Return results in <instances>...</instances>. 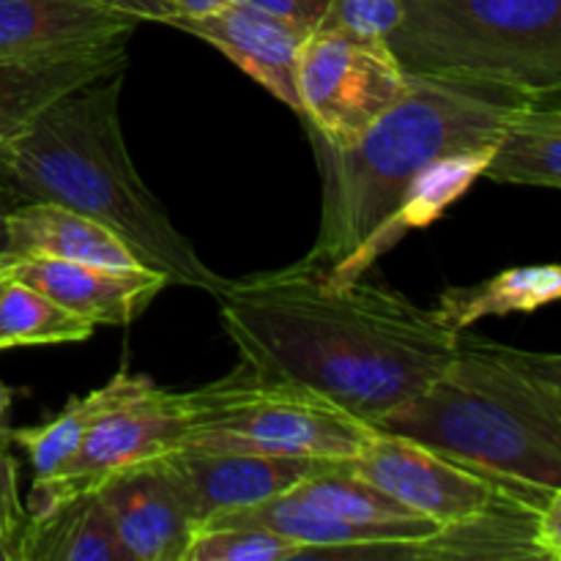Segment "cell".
Segmentation results:
<instances>
[{"label":"cell","instance_id":"6da1fadb","mask_svg":"<svg viewBox=\"0 0 561 561\" xmlns=\"http://www.w3.org/2000/svg\"><path fill=\"white\" fill-rule=\"evenodd\" d=\"M214 299L244 365L373 422L442 373L458 332L381 277H327L299 261L228 279Z\"/></svg>","mask_w":561,"mask_h":561},{"label":"cell","instance_id":"7a4b0ae2","mask_svg":"<svg viewBox=\"0 0 561 561\" xmlns=\"http://www.w3.org/2000/svg\"><path fill=\"white\" fill-rule=\"evenodd\" d=\"M535 99L520 88L458 77L405 75L398 102L348 148L312 137L321 168V225L305 263L345 283L394 247L405 192L438 162L493 151L504 126Z\"/></svg>","mask_w":561,"mask_h":561},{"label":"cell","instance_id":"3957f363","mask_svg":"<svg viewBox=\"0 0 561 561\" xmlns=\"http://www.w3.org/2000/svg\"><path fill=\"white\" fill-rule=\"evenodd\" d=\"M124 71L60 96L5 142L0 181L25 203H58L104 225L170 285L217 296L228 279L201 261L131 162L121 129Z\"/></svg>","mask_w":561,"mask_h":561},{"label":"cell","instance_id":"277c9868","mask_svg":"<svg viewBox=\"0 0 561 561\" xmlns=\"http://www.w3.org/2000/svg\"><path fill=\"white\" fill-rule=\"evenodd\" d=\"M370 425L485 474L561 491V356L463 329L442 373Z\"/></svg>","mask_w":561,"mask_h":561},{"label":"cell","instance_id":"5b68a950","mask_svg":"<svg viewBox=\"0 0 561 561\" xmlns=\"http://www.w3.org/2000/svg\"><path fill=\"white\" fill-rule=\"evenodd\" d=\"M387 36L405 75L561 91V0H400Z\"/></svg>","mask_w":561,"mask_h":561},{"label":"cell","instance_id":"8992f818","mask_svg":"<svg viewBox=\"0 0 561 561\" xmlns=\"http://www.w3.org/2000/svg\"><path fill=\"white\" fill-rule=\"evenodd\" d=\"M186 433L181 447L214 453L301 455L351 460L376 436V427L301 383L236 370L192 392H179Z\"/></svg>","mask_w":561,"mask_h":561},{"label":"cell","instance_id":"52a82bcc","mask_svg":"<svg viewBox=\"0 0 561 561\" xmlns=\"http://www.w3.org/2000/svg\"><path fill=\"white\" fill-rule=\"evenodd\" d=\"M405 88V71L387 42L312 31L299 49V115L332 148L359 140Z\"/></svg>","mask_w":561,"mask_h":561},{"label":"cell","instance_id":"ba28073f","mask_svg":"<svg viewBox=\"0 0 561 561\" xmlns=\"http://www.w3.org/2000/svg\"><path fill=\"white\" fill-rule=\"evenodd\" d=\"M332 559L561 561V491H515L482 513L411 542L332 551Z\"/></svg>","mask_w":561,"mask_h":561},{"label":"cell","instance_id":"9c48e42d","mask_svg":"<svg viewBox=\"0 0 561 561\" xmlns=\"http://www.w3.org/2000/svg\"><path fill=\"white\" fill-rule=\"evenodd\" d=\"M348 469L398 499L414 515L453 526L471 518L515 491H548L520 485L447 458L405 436L376 431V436L348 460Z\"/></svg>","mask_w":561,"mask_h":561},{"label":"cell","instance_id":"30bf717a","mask_svg":"<svg viewBox=\"0 0 561 561\" xmlns=\"http://www.w3.org/2000/svg\"><path fill=\"white\" fill-rule=\"evenodd\" d=\"M184 433L179 392L151 383L142 394L99 416L53 480L33 482V510L96 491L115 471L179 449Z\"/></svg>","mask_w":561,"mask_h":561},{"label":"cell","instance_id":"8fae6325","mask_svg":"<svg viewBox=\"0 0 561 561\" xmlns=\"http://www.w3.org/2000/svg\"><path fill=\"white\" fill-rule=\"evenodd\" d=\"M162 463L197 526L222 510L252 507L294 491L310 477L337 469L345 460L179 447L164 453Z\"/></svg>","mask_w":561,"mask_h":561},{"label":"cell","instance_id":"7c38bea8","mask_svg":"<svg viewBox=\"0 0 561 561\" xmlns=\"http://www.w3.org/2000/svg\"><path fill=\"white\" fill-rule=\"evenodd\" d=\"M164 25L181 27L217 47L225 58L233 60L239 69H244L252 80L261 82L272 96L299 115L296 64H299L301 44L312 31L285 16L233 0L201 16H170Z\"/></svg>","mask_w":561,"mask_h":561},{"label":"cell","instance_id":"4fadbf2b","mask_svg":"<svg viewBox=\"0 0 561 561\" xmlns=\"http://www.w3.org/2000/svg\"><path fill=\"white\" fill-rule=\"evenodd\" d=\"M9 274L93 327H126L170 285L162 272L146 266L113 268L55 257H9Z\"/></svg>","mask_w":561,"mask_h":561},{"label":"cell","instance_id":"5bb4252c","mask_svg":"<svg viewBox=\"0 0 561 561\" xmlns=\"http://www.w3.org/2000/svg\"><path fill=\"white\" fill-rule=\"evenodd\" d=\"M96 493L131 561H184L195 520L162 455L115 471Z\"/></svg>","mask_w":561,"mask_h":561},{"label":"cell","instance_id":"9a60e30c","mask_svg":"<svg viewBox=\"0 0 561 561\" xmlns=\"http://www.w3.org/2000/svg\"><path fill=\"white\" fill-rule=\"evenodd\" d=\"M137 22L102 0H0V60L121 47Z\"/></svg>","mask_w":561,"mask_h":561},{"label":"cell","instance_id":"2e32d148","mask_svg":"<svg viewBox=\"0 0 561 561\" xmlns=\"http://www.w3.org/2000/svg\"><path fill=\"white\" fill-rule=\"evenodd\" d=\"M197 526H261V529L277 531V535L299 542L305 548L299 559H323L337 548L422 540V537L442 529L436 520L422 518V515L378 520V524H356V520L337 518V515L312 507L294 491L279 493L266 502L252 504V507L222 510V513H214L211 518Z\"/></svg>","mask_w":561,"mask_h":561},{"label":"cell","instance_id":"e0dca14e","mask_svg":"<svg viewBox=\"0 0 561 561\" xmlns=\"http://www.w3.org/2000/svg\"><path fill=\"white\" fill-rule=\"evenodd\" d=\"M121 69H126V44L55 58L0 60V148L60 96Z\"/></svg>","mask_w":561,"mask_h":561},{"label":"cell","instance_id":"ac0fdd59","mask_svg":"<svg viewBox=\"0 0 561 561\" xmlns=\"http://www.w3.org/2000/svg\"><path fill=\"white\" fill-rule=\"evenodd\" d=\"M5 255L55 257V261L93 263V266H140L135 252L104 225L58 206L31 201L5 214Z\"/></svg>","mask_w":561,"mask_h":561},{"label":"cell","instance_id":"d6986e66","mask_svg":"<svg viewBox=\"0 0 561 561\" xmlns=\"http://www.w3.org/2000/svg\"><path fill=\"white\" fill-rule=\"evenodd\" d=\"M20 561H131L96 491L27 513Z\"/></svg>","mask_w":561,"mask_h":561},{"label":"cell","instance_id":"ffe728a7","mask_svg":"<svg viewBox=\"0 0 561 561\" xmlns=\"http://www.w3.org/2000/svg\"><path fill=\"white\" fill-rule=\"evenodd\" d=\"M482 179L496 184L561 186V104L559 93L526 104L499 137Z\"/></svg>","mask_w":561,"mask_h":561},{"label":"cell","instance_id":"44dd1931","mask_svg":"<svg viewBox=\"0 0 561 561\" xmlns=\"http://www.w3.org/2000/svg\"><path fill=\"white\" fill-rule=\"evenodd\" d=\"M151 383L153 381L148 376H135V373H129L124 367L104 387L93 389L85 398L69 400V405L58 416L44 422V425L20 427V431L11 433V444H16L25 453L27 463H31L33 482L53 480L60 466L75 455V449L85 438L88 427L99 416L107 414L115 405L142 394Z\"/></svg>","mask_w":561,"mask_h":561},{"label":"cell","instance_id":"7402d4cb","mask_svg":"<svg viewBox=\"0 0 561 561\" xmlns=\"http://www.w3.org/2000/svg\"><path fill=\"white\" fill-rule=\"evenodd\" d=\"M561 296V268L557 263L548 266H520L499 272L469 288L444 290L436 305V316L455 332L471 329L488 316H510V312H535L551 305Z\"/></svg>","mask_w":561,"mask_h":561},{"label":"cell","instance_id":"603a6c76","mask_svg":"<svg viewBox=\"0 0 561 561\" xmlns=\"http://www.w3.org/2000/svg\"><path fill=\"white\" fill-rule=\"evenodd\" d=\"M91 334L93 323L71 316L38 290L11 277L0 288V348L82 343Z\"/></svg>","mask_w":561,"mask_h":561},{"label":"cell","instance_id":"cb8c5ba5","mask_svg":"<svg viewBox=\"0 0 561 561\" xmlns=\"http://www.w3.org/2000/svg\"><path fill=\"white\" fill-rule=\"evenodd\" d=\"M299 499H305L312 507L332 513L337 518L356 520V524H378V520H400L414 518L409 507L383 493L373 482L362 480L359 474L348 469V460L337 469H329L323 474L310 477L301 485L294 488Z\"/></svg>","mask_w":561,"mask_h":561},{"label":"cell","instance_id":"d4e9b609","mask_svg":"<svg viewBox=\"0 0 561 561\" xmlns=\"http://www.w3.org/2000/svg\"><path fill=\"white\" fill-rule=\"evenodd\" d=\"M305 548L261 526H195L184 561H290Z\"/></svg>","mask_w":561,"mask_h":561},{"label":"cell","instance_id":"484cf974","mask_svg":"<svg viewBox=\"0 0 561 561\" xmlns=\"http://www.w3.org/2000/svg\"><path fill=\"white\" fill-rule=\"evenodd\" d=\"M403 16L400 0H329L316 31L343 33L367 42H387Z\"/></svg>","mask_w":561,"mask_h":561},{"label":"cell","instance_id":"4316f807","mask_svg":"<svg viewBox=\"0 0 561 561\" xmlns=\"http://www.w3.org/2000/svg\"><path fill=\"white\" fill-rule=\"evenodd\" d=\"M5 438H0V535L16 540L20 548V531L25 526L27 510L20 499V485H16V463L9 453Z\"/></svg>","mask_w":561,"mask_h":561},{"label":"cell","instance_id":"83f0119b","mask_svg":"<svg viewBox=\"0 0 561 561\" xmlns=\"http://www.w3.org/2000/svg\"><path fill=\"white\" fill-rule=\"evenodd\" d=\"M233 3L255 5V9L268 11V14L285 16V20L296 22V25L307 27V31H316L329 0H233Z\"/></svg>","mask_w":561,"mask_h":561},{"label":"cell","instance_id":"f1b7e54d","mask_svg":"<svg viewBox=\"0 0 561 561\" xmlns=\"http://www.w3.org/2000/svg\"><path fill=\"white\" fill-rule=\"evenodd\" d=\"M102 3L126 11V14L137 16L140 22H168L173 16V11H170V5L164 0H102Z\"/></svg>","mask_w":561,"mask_h":561},{"label":"cell","instance_id":"f546056e","mask_svg":"<svg viewBox=\"0 0 561 561\" xmlns=\"http://www.w3.org/2000/svg\"><path fill=\"white\" fill-rule=\"evenodd\" d=\"M164 3L170 5L173 16H201L219 9V5H225L228 0H164Z\"/></svg>","mask_w":561,"mask_h":561},{"label":"cell","instance_id":"4dcf8cb0","mask_svg":"<svg viewBox=\"0 0 561 561\" xmlns=\"http://www.w3.org/2000/svg\"><path fill=\"white\" fill-rule=\"evenodd\" d=\"M9 409H11V389L0 381V438H5V442H11V431L5 427V414H9Z\"/></svg>","mask_w":561,"mask_h":561},{"label":"cell","instance_id":"1f68e13d","mask_svg":"<svg viewBox=\"0 0 561 561\" xmlns=\"http://www.w3.org/2000/svg\"><path fill=\"white\" fill-rule=\"evenodd\" d=\"M9 208L11 206L0 201V257L5 255V214H9Z\"/></svg>","mask_w":561,"mask_h":561},{"label":"cell","instance_id":"d6a6232c","mask_svg":"<svg viewBox=\"0 0 561 561\" xmlns=\"http://www.w3.org/2000/svg\"><path fill=\"white\" fill-rule=\"evenodd\" d=\"M11 274H9V255H3L0 257V288H3L5 285V279H9Z\"/></svg>","mask_w":561,"mask_h":561}]
</instances>
